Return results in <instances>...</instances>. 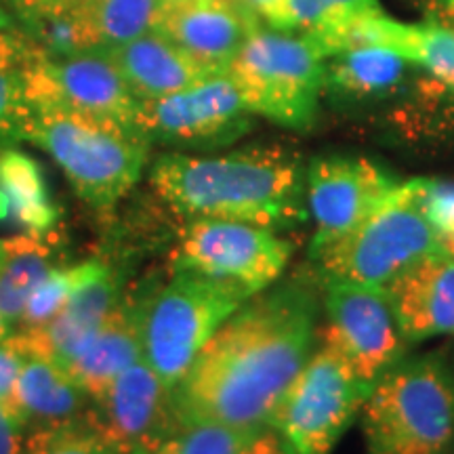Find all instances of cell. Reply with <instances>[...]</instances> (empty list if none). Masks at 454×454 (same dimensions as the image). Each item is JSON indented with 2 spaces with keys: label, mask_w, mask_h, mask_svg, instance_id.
<instances>
[{
  "label": "cell",
  "mask_w": 454,
  "mask_h": 454,
  "mask_svg": "<svg viewBox=\"0 0 454 454\" xmlns=\"http://www.w3.org/2000/svg\"><path fill=\"white\" fill-rule=\"evenodd\" d=\"M320 301L308 280L251 297L208 339L173 389L181 427L263 429L317 339Z\"/></svg>",
  "instance_id": "cell-1"
},
{
  "label": "cell",
  "mask_w": 454,
  "mask_h": 454,
  "mask_svg": "<svg viewBox=\"0 0 454 454\" xmlns=\"http://www.w3.org/2000/svg\"><path fill=\"white\" fill-rule=\"evenodd\" d=\"M150 184L187 221H244L280 231L309 217L303 168L280 145H248L219 156L164 154L150 167Z\"/></svg>",
  "instance_id": "cell-2"
},
{
  "label": "cell",
  "mask_w": 454,
  "mask_h": 454,
  "mask_svg": "<svg viewBox=\"0 0 454 454\" xmlns=\"http://www.w3.org/2000/svg\"><path fill=\"white\" fill-rule=\"evenodd\" d=\"M24 141L47 152L101 217H110L139 184L150 154L139 130L61 107H36Z\"/></svg>",
  "instance_id": "cell-3"
},
{
  "label": "cell",
  "mask_w": 454,
  "mask_h": 454,
  "mask_svg": "<svg viewBox=\"0 0 454 454\" xmlns=\"http://www.w3.org/2000/svg\"><path fill=\"white\" fill-rule=\"evenodd\" d=\"M371 454H444L454 440V381L438 357L394 362L362 406Z\"/></svg>",
  "instance_id": "cell-4"
},
{
  "label": "cell",
  "mask_w": 454,
  "mask_h": 454,
  "mask_svg": "<svg viewBox=\"0 0 454 454\" xmlns=\"http://www.w3.org/2000/svg\"><path fill=\"white\" fill-rule=\"evenodd\" d=\"M227 76L253 116L286 129H309L326 87V59L301 34L254 27Z\"/></svg>",
  "instance_id": "cell-5"
},
{
  "label": "cell",
  "mask_w": 454,
  "mask_h": 454,
  "mask_svg": "<svg viewBox=\"0 0 454 454\" xmlns=\"http://www.w3.org/2000/svg\"><path fill=\"white\" fill-rule=\"evenodd\" d=\"M251 297L254 294L236 282L175 271L160 291L144 299V357L175 389L208 339Z\"/></svg>",
  "instance_id": "cell-6"
},
{
  "label": "cell",
  "mask_w": 454,
  "mask_h": 454,
  "mask_svg": "<svg viewBox=\"0 0 454 454\" xmlns=\"http://www.w3.org/2000/svg\"><path fill=\"white\" fill-rule=\"evenodd\" d=\"M423 179L397 184L356 230L316 254L325 280L387 286L412 263L444 248L421 200Z\"/></svg>",
  "instance_id": "cell-7"
},
{
  "label": "cell",
  "mask_w": 454,
  "mask_h": 454,
  "mask_svg": "<svg viewBox=\"0 0 454 454\" xmlns=\"http://www.w3.org/2000/svg\"><path fill=\"white\" fill-rule=\"evenodd\" d=\"M372 383L351 371L326 345L311 351L270 419L288 454H331L357 414Z\"/></svg>",
  "instance_id": "cell-8"
},
{
  "label": "cell",
  "mask_w": 454,
  "mask_h": 454,
  "mask_svg": "<svg viewBox=\"0 0 454 454\" xmlns=\"http://www.w3.org/2000/svg\"><path fill=\"white\" fill-rule=\"evenodd\" d=\"M294 247L270 230L244 221L192 219L170 253L173 271L221 278L251 294L274 286L286 270Z\"/></svg>",
  "instance_id": "cell-9"
},
{
  "label": "cell",
  "mask_w": 454,
  "mask_h": 454,
  "mask_svg": "<svg viewBox=\"0 0 454 454\" xmlns=\"http://www.w3.org/2000/svg\"><path fill=\"white\" fill-rule=\"evenodd\" d=\"M21 74L34 110L61 107L135 129L139 99L104 51L67 55L34 51Z\"/></svg>",
  "instance_id": "cell-10"
},
{
  "label": "cell",
  "mask_w": 454,
  "mask_h": 454,
  "mask_svg": "<svg viewBox=\"0 0 454 454\" xmlns=\"http://www.w3.org/2000/svg\"><path fill=\"white\" fill-rule=\"evenodd\" d=\"M325 282L326 320L317 326L320 345L337 351L357 377L374 383L397 362L406 343L387 291L349 280Z\"/></svg>",
  "instance_id": "cell-11"
},
{
  "label": "cell",
  "mask_w": 454,
  "mask_h": 454,
  "mask_svg": "<svg viewBox=\"0 0 454 454\" xmlns=\"http://www.w3.org/2000/svg\"><path fill=\"white\" fill-rule=\"evenodd\" d=\"M236 84L227 74L156 99H141L135 129L152 144L175 147L225 145L251 129Z\"/></svg>",
  "instance_id": "cell-12"
},
{
  "label": "cell",
  "mask_w": 454,
  "mask_h": 454,
  "mask_svg": "<svg viewBox=\"0 0 454 454\" xmlns=\"http://www.w3.org/2000/svg\"><path fill=\"white\" fill-rule=\"evenodd\" d=\"M395 185L366 158H316L305 170V202L314 221L311 259L371 217Z\"/></svg>",
  "instance_id": "cell-13"
},
{
  "label": "cell",
  "mask_w": 454,
  "mask_h": 454,
  "mask_svg": "<svg viewBox=\"0 0 454 454\" xmlns=\"http://www.w3.org/2000/svg\"><path fill=\"white\" fill-rule=\"evenodd\" d=\"M87 414L121 454H152L181 427L173 389L144 356L93 402Z\"/></svg>",
  "instance_id": "cell-14"
},
{
  "label": "cell",
  "mask_w": 454,
  "mask_h": 454,
  "mask_svg": "<svg viewBox=\"0 0 454 454\" xmlns=\"http://www.w3.org/2000/svg\"><path fill=\"white\" fill-rule=\"evenodd\" d=\"M259 20L242 4L227 0L160 3L154 27L215 76L225 74Z\"/></svg>",
  "instance_id": "cell-15"
},
{
  "label": "cell",
  "mask_w": 454,
  "mask_h": 454,
  "mask_svg": "<svg viewBox=\"0 0 454 454\" xmlns=\"http://www.w3.org/2000/svg\"><path fill=\"white\" fill-rule=\"evenodd\" d=\"M385 291L406 343L454 333V257L446 248L412 263Z\"/></svg>",
  "instance_id": "cell-16"
},
{
  "label": "cell",
  "mask_w": 454,
  "mask_h": 454,
  "mask_svg": "<svg viewBox=\"0 0 454 454\" xmlns=\"http://www.w3.org/2000/svg\"><path fill=\"white\" fill-rule=\"evenodd\" d=\"M122 299V276L110 265L82 286L59 314L41 326L20 328L11 334L27 356H41L67 366L89 339L99 331L106 317Z\"/></svg>",
  "instance_id": "cell-17"
},
{
  "label": "cell",
  "mask_w": 454,
  "mask_h": 454,
  "mask_svg": "<svg viewBox=\"0 0 454 454\" xmlns=\"http://www.w3.org/2000/svg\"><path fill=\"white\" fill-rule=\"evenodd\" d=\"M162 0H89L59 21L38 26L43 51L51 55L107 51L154 27Z\"/></svg>",
  "instance_id": "cell-18"
},
{
  "label": "cell",
  "mask_w": 454,
  "mask_h": 454,
  "mask_svg": "<svg viewBox=\"0 0 454 454\" xmlns=\"http://www.w3.org/2000/svg\"><path fill=\"white\" fill-rule=\"evenodd\" d=\"M141 311L144 299L122 297L99 331L66 366L90 402L99 400L106 389L144 356Z\"/></svg>",
  "instance_id": "cell-19"
},
{
  "label": "cell",
  "mask_w": 454,
  "mask_h": 454,
  "mask_svg": "<svg viewBox=\"0 0 454 454\" xmlns=\"http://www.w3.org/2000/svg\"><path fill=\"white\" fill-rule=\"evenodd\" d=\"M104 53L114 61L139 101L164 98L215 76L156 30Z\"/></svg>",
  "instance_id": "cell-20"
},
{
  "label": "cell",
  "mask_w": 454,
  "mask_h": 454,
  "mask_svg": "<svg viewBox=\"0 0 454 454\" xmlns=\"http://www.w3.org/2000/svg\"><path fill=\"white\" fill-rule=\"evenodd\" d=\"M13 221L26 234H51L59 221L47 179L24 152H0V221Z\"/></svg>",
  "instance_id": "cell-21"
},
{
  "label": "cell",
  "mask_w": 454,
  "mask_h": 454,
  "mask_svg": "<svg viewBox=\"0 0 454 454\" xmlns=\"http://www.w3.org/2000/svg\"><path fill=\"white\" fill-rule=\"evenodd\" d=\"M17 402L26 427L74 421L87 412L89 395L66 366L41 356H27L17 383Z\"/></svg>",
  "instance_id": "cell-22"
},
{
  "label": "cell",
  "mask_w": 454,
  "mask_h": 454,
  "mask_svg": "<svg viewBox=\"0 0 454 454\" xmlns=\"http://www.w3.org/2000/svg\"><path fill=\"white\" fill-rule=\"evenodd\" d=\"M55 268V247L49 234H17L3 240L0 261V314L11 326L20 325L27 299Z\"/></svg>",
  "instance_id": "cell-23"
},
{
  "label": "cell",
  "mask_w": 454,
  "mask_h": 454,
  "mask_svg": "<svg viewBox=\"0 0 454 454\" xmlns=\"http://www.w3.org/2000/svg\"><path fill=\"white\" fill-rule=\"evenodd\" d=\"M411 66V61L389 49H348L326 59V84L349 98H379L404 81Z\"/></svg>",
  "instance_id": "cell-24"
},
{
  "label": "cell",
  "mask_w": 454,
  "mask_h": 454,
  "mask_svg": "<svg viewBox=\"0 0 454 454\" xmlns=\"http://www.w3.org/2000/svg\"><path fill=\"white\" fill-rule=\"evenodd\" d=\"M377 11H383L379 0H286L280 30L301 34L320 53V47L328 38L357 17Z\"/></svg>",
  "instance_id": "cell-25"
},
{
  "label": "cell",
  "mask_w": 454,
  "mask_h": 454,
  "mask_svg": "<svg viewBox=\"0 0 454 454\" xmlns=\"http://www.w3.org/2000/svg\"><path fill=\"white\" fill-rule=\"evenodd\" d=\"M106 268L107 263L99 259L82 261V263L74 265H55L32 291L24 314H21L20 328H34L49 322L51 317L64 309V305L74 294L82 286H87L90 280H95Z\"/></svg>",
  "instance_id": "cell-26"
},
{
  "label": "cell",
  "mask_w": 454,
  "mask_h": 454,
  "mask_svg": "<svg viewBox=\"0 0 454 454\" xmlns=\"http://www.w3.org/2000/svg\"><path fill=\"white\" fill-rule=\"evenodd\" d=\"M21 454H121L90 423L89 414L74 421L41 425L24 438Z\"/></svg>",
  "instance_id": "cell-27"
},
{
  "label": "cell",
  "mask_w": 454,
  "mask_h": 454,
  "mask_svg": "<svg viewBox=\"0 0 454 454\" xmlns=\"http://www.w3.org/2000/svg\"><path fill=\"white\" fill-rule=\"evenodd\" d=\"M261 429H236L223 425H184L152 454H238Z\"/></svg>",
  "instance_id": "cell-28"
},
{
  "label": "cell",
  "mask_w": 454,
  "mask_h": 454,
  "mask_svg": "<svg viewBox=\"0 0 454 454\" xmlns=\"http://www.w3.org/2000/svg\"><path fill=\"white\" fill-rule=\"evenodd\" d=\"M408 61L425 67L444 87L454 89V27L419 26Z\"/></svg>",
  "instance_id": "cell-29"
},
{
  "label": "cell",
  "mask_w": 454,
  "mask_h": 454,
  "mask_svg": "<svg viewBox=\"0 0 454 454\" xmlns=\"http://www.w3.org/2000/svg\"><path fill=\"white\" fill-rule=\"evenodd\" d=\"M34 116L21 70H0V144L24 141Z\"/></svg>",
  "instance_id": "cell-30"
},
{
  "label": "cell",
  "mask_w": 454,
  "mask_h": 454,
  "mask_svg": "<svg viewBox=\"0 0 454 454\" xmlns=\"http://www.w3.org/2000/svg\"><path fill=\"white\" fill-rule=\"evenodd\" d=\"M26 362V351L15 343L13 337L0 340V406L26 429L24 414L17 402V383Z\"/></svg>",
  "instance_id": "cell-31"
},
{
  "label": "cell",
  "mask_w": 454,
  "mask_h": 454,
  "mask_svg": "<svg viewBox=\"0 0 454 454\" xmlns=\"http://www.w3.org/2000/svg\"><path fill=\"white\" fill-rule=\"evenodd\" d=\"M421 200L431 227L444 244L454 238V184L438 179H423Z\"/></svg>",
  "instance_id": "cell-32"
},
{
  "label": "cell",
  "mask_w": 454,
  "mask_h": 454,
  "mask_svg": "<svg viewBox=\"0 0 454 454\" xmlns=\"http://www.w3.org/2000/svg\"><path fill=\"white\" fill-rule=\"evenodd\" d=\"M13 3L27 21H32L34 26H43L72 15L89 0H13Z\"/></svg>",
  "instance_id": "cell-33"
},
{
  "label": "cell",
  "mask_w": 454,
  "mask_h": 454,
  "mask_svg": "<svg viewBox=\"0 0 454 454\" xmlns=\"http://www.w3.org/2000/svg\"><path fill=\"white\" fill-rule=\"evenodd\" d=\"M34 49L15 34L0 32V70H21V66L30 59Z\"/></svg>",
  "instance_id": "cell-34"
},
{
  "label": "cell",
  "mask_w": 454,
  "mask_h": 454,
  "mask_svg": "<svg viewBox=\"0 0 454 454\" xmlns=\"http://www.w3.org/2000/svg\"><path fill=\"white\" fill-rule=\"evenodd\" d=\"M24 427L0 406V454H21L24 450Z\"/></svg>",
  "instance_id": "cell-35"
},
{
  "label": "cell",
  "mask_w": 454,
  "mask_h": 454,
  "mask_svg": "<svg viewBox=\"0 0 454 454\" xmlns=\"http://www.w3.org/2000/svg\"><path fill=\"white\" fill-rule=\"evenodd\" d=\"M238 454H288V450L278 431L268 425V427L257 431Z\"/></svg>",
  "instance_id": "cell-36"
},
{
  "label": "cell",
  "mask_w": 454,
  "mask_h": 454,
  "mask_svg": "<svg viewBox=\"0 0 454 454\" xmlns=\"http://www.w3.org/2000/svg\"><path fill=\"white\" fill-rule=\"evenodd\" d=\"M242 3L257 20H263L270 27L280 30L286 0H242Z\"/></svg>",
  "instance_id": "cell-37"
},
{
  "label": "cell",
  "mask_w": 454,
  "mask_h": 454,
  "mask_svg": "<svg viewBox=\"0 0 454 454\" xmlns=\"http://www.w3.org/2000/svg\"><path fill=\"white\" fill-rule=\"evenodd\" d=\"M11 328H13V326H11L9 322L4 320V316L0 314V340H4V339L9 337V334H11Z\"/></svg>",
  "instance_id": "cell-38"
},
{
  "label": "cell",
  "mask_w": 454,
  "mask_h": 454,
  "mask_svg": "<svg viewBox=\"0 0 454 454\" xmlns=\"http://www.w3.org/2000/svg\"><path fill=\"white\" fill-rule=\"evenodd\" d=\"M7 27H9L7 15H4V13H3V11H0V32H7Z\"/></svg>",
  "instance_id": "cell-39"
},
{
  "label": "cell",
  "mask_w": 454,
  "mask_h": 454,
  "mask_svg": "<svg viewBox=\"0 0 454 454\" xmlns=\"http://www.w3.org/2000/svg\"><path fill=\"white\" fill-rule=\"evenodd\" d=\"M444 248L454 257V238H448V240L444 242Z\"/></svg>",
  "instance_id": "cell-40"
},
{
  "label": "cell",
  "mask_w": 454,
  "mask_h": 454,
  "mask_svg": "<svg viewBox=\"0 0 454 454\" xmlns=\"http://www.w3.org/2000/svg\"><path fill=\"white\" fill-rule=\"evenodd\" d=\"M446 7H448V11H450V13L454 15V0H446Z\"/></svg>",
  "instance_id": "cell-41"
},
{
  "label": "cell",
  "mask_w": 454,
  "mask_h": 454,
  "mask_svg": "<svg viewBox=\"0 0 454 454\" xmlns=\"http://www.w3.org/2000/svg\"><path fill=\"white\" fill-rule=\"evenodd\" d=\"M227 3H234V4H242V7H244V3H242V0H227Z\"/></svg>",
  "instance_id": "cell-42"
},
{
  "label": "cell",
  "mask_w": 454,
  "mask_h": 454,
  "mask_svg": "<svg viewBox=\"0 0 454 454\" xmlns=\"http://www.w3.org/2000/svg\"><path fill=\"white\" fill-rule=\"evenodd\" d=\"M0 261H3V240H0Z\"/></svg>",
  "instance_id": "cell-43"
},
{
  "label": "cell",
  "mask_w": 454,
  "mask_h": 454,
  "mask_svg": "<svg viewBox=\"0 0 454 454\" xmlns=\"http://www.w3.org/2000/svg\"><path fill=\"white\" fill-rule=\"evenodd\" d=\"M162 3H179V0H162Z\"/></svg>",
  "instance_id": "cell-44"
},
{
  "label": "cell",
  "mask_w": 454,
  "mask_h": 454,
  "mask_svg": "<svg viewBox=\"0 0 454 454\" xmlns=\"http://www.w3.org/2000/svg\"><path fill=\"white\" fill-rule=\"evenodd\" d=\"M452 90H454V89H452Z\"/></svg>",
  "instance_id": "cell-45"
}]
</instances>
